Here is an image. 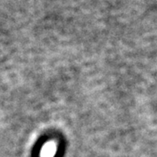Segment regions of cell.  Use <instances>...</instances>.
Wrapping results in <instances>:
<instances>
[]
</instances>
